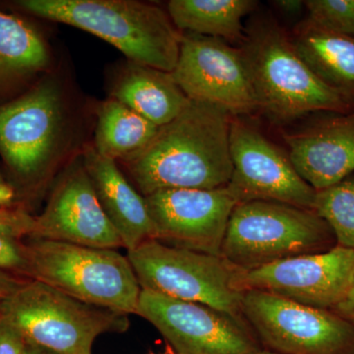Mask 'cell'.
Listing matches in <instances>:
<instances>
[{
    "mask_svg": "<svg viewBox=\"0 0 354 354\" xmlns=\"http://www.w3.org/2000/svg\"><path fill=\"white\" fill-rule=\"evenodd\" d=\"M232 120V114L215 104L190 100L143 150L122 160L142 195L227 187L234 171Z\"/></svg>",
    "mask_w": 354,
    "mask_h": 354,
    "instance_id": "obj_1",
    "label": "cell"
},
{
    "mask_svg": "<svg viewBox=\"0 0 354 354\" xmlns=\"http://www.w3.org/2000/svg\"><path fill=\"white\" fill-rule=\"evenodd\" d=\"M22 10L90 32L113 44L129 62L171 73L183 34L169 13L135 0H20Z\"/></svg>",
    "mask_w": 354,
    "mask_h": 354,
    "instance_id": "obj_2",
    "label": "cell"
},
{
    "mask_svg": "<svg viewBox=\"0 0 354 354\" xmlns=\"http://www.w3.org/2000/svg\"><path fill=\"white\" fill-rule=\"evenodd\" d=\"M259 109L277 122L314 111L348 113L353 104L312 72L290 37L270 16H257L241 44Z\"/></svg>",
    "mask_w": 354,
    "mask_h": 354,
    "instance_id": "obj_3",
    "label": "cell"
},
{
    "mask_svg": "<svg viewBox=\"0 0 354 354\" xmlns=\"http://www.w3.org/2000/svg\"><path fill=\"white\" fill-rule=\"evenodd\" d=\"M24 250L35 281L85 304L136 314L142 288L129 259L116 249L35 239Z\"/></svg>",
    "mask_w": 354,
    "mask_h": 354,
    "instance_id": "obj_4",
    "label": "cell"
},
{
    "mask_svg": "<svg viewBox=\"0 0 354 354\" xmlns=\"http://www.w3.org/2000/svg\"><path fill=\"white\" fill-rule=\"evenodd\" d=\"M333 236L314 209L251 200L239 203L232 212L221 256L249 271L295 256L325 252L333 248Z\"/></svg>",
    "mask_w": 354,
    "mask_h": 354,
    "instance_id": "obj_5",
    "label": "cell"
},
{
    "mask_svg": "<svg viewBox=\"0 0 354 354\" xmlns=\"http://www.w3.org/2000/svg\"><path fill=\"white\" fill-rule=\"evenodd\" d=\"M0 316L28 344L58 354H92L99 335L129 328L128 315L85 304L35 279L1 300Z\"/></svg>",
    "mask_w": 354,
    "mask_h": 354,
    "instance_id": "obj_6",
    "label": "cell"
},
{
    "mask_svg": "<svg viewBox=\"0 0 354 354\" xmlns=\"http://www.w3.org/2000/svg\"><path fill=\"white\" fill-rule=\"evenodd\" d=\"M127 257L142 290L207 305L241 321V270L221 256L149 239Z\"/></svg>",
    "mask_w": 354,
    "mask_h": 354,
    "instance_id": "obj_7",
    "label": "cell"
},
{
    "mask_svg": "<svg viewBox=\"0 0 354 354\" xmlns=\"http://www.w3.org/2000/svg\"><path fill=\"white\" fill-rule=\"evenodd\" d=\"M242 317L261 344L281 354H354V327L333 310L244 291Z\"/></svg>",
    "mask_w": 354,
    "mask_h": 354,
    "instance_id": "obj_8",
    "label": "cell"
},
{
    "mask_svg": "<svg viewBox=\"0 0 354 354\" xmlns=\"http://www.w3.org/2000/svg\"><path fill=\"white\" fill-rule=\"evenodd\" d=\"M65 106L59 84L50 78L0 106V153L18 176H41L62 153L68 132Z\"/></svg>",
    "mask_w": 354,
    "mask_h": 354,
    "instance_id": "obj_9",
    "label": "cell"
},
{
    "mask_svg": "<svg viewBox=\"0 0 354 354\" xmlns=\"http://www.w3.org/2000/svg\"><path fill=\"white\" fill-rule=\"evenodd\" d=\"M136 314L176 354H258L264 349L245 323L207 305L141 290Z\"/></svg>",
    "mask_w": 354,
    "mask_h": 354,
    "instance_id": "obj_10",
    "label": "cell"
},
{
    "mask_svg": "<svg viewBox=\"0 0 354 354\" xmlns=\"http://www.w3.org/2000/svg\"><path fill=\"white\" fill-rule=\"evenodd\" d=\"M171 74L192 101L215 104L232 116L259 109L241 48L223 39L184 32Z\"/></svg>",
    "mask_w": 354,
    "mask_h": 354,
    "instance_id": "obj_11",
    "label": "cell"
},
{
    "mask_svg": "<svg viewBox=\"0 0 354 354\" xmlns=\"http://www.w3.org/2000/svg\"><path fill=\"white\" fill-rule=\"evenodd\" d=\"M354 281V250L342 246L241 271L242 290H260L291 301L334 310Z\"/></svg>",
    "mask_w": 354,
    "mask_h": 354,
    "instance_id": "obj_12",
    "label": "cell"
},
{
    "mask_svg": "<svg viewBox=\"0 0 354 354\" xmlns=\"http://www.w3.org/2000/svg\"><path fill=\"white\" fill-rule=\"evenodd\" d=\"M230 147L234 171L227 186L239 203L268 200L313 209L316 190L259 130L232 116Z\"/></svg>",
    "mask_w": 354,
    "mask_h": 354,
    "instance_id": "obj_13",
    "label": "cell"
},
{
    "mask_svg": "<svg viewBox=\"0 0 354 354\" xmlns=\"http://www.w3.org/2000/svg\"><path fill=\"white\" fill-rule=\"evenodd\" d=\"M157 241L221 256L230 216L239 200L230 187L167 189L145 197Z\"/></svg>",
    "mask_w": 354,
    "mask_h": 354,
    "instance_id": "obj_14",
    "label": "cell"
},
{
    "mask_svg": "<svg viewBox=\"0 0 354 354\" xmlns=\"http://www.w3.org/2000/svg\"><path fill=\"white\" fill-rule=\"evenodd\" d=\"M30 235L97 248L123 247L97 200L82 160L72 165L58 181L46 209L32 221Z\"/></svg>",
    "mask_w": 354,
    "mask_h": 354,
    "instance_id": "obj_15",
    "label": "cell"
},
{
    "mask_svg": "<svg viewBox=\"0 0 354 354\" xmlns=\"http://www.w3.org/2000/svg\"><path fill=\"white\" fill-rule=\"evenodd\" d=\"M283 137L293 167L316 191L354 174V113L326 118Z\"/></svg>",
    "mask_w": 354,
    "mask_h": 354,
    "instance_id": "obj_16",
    "label": "cell"
},
{
    "mask_svg": "<svg viewBox=\"0 0 354 354\" xmlns=\"http://www.w3.org/2000/svg\"><path fill=\"white\" fill-rule=\"evenodd\" d=\"M82 162L102 209L128 251L156 239L145 197L123 176L115 160L102 157L94 147L84 151Z\"/></svg>",
    "mask_w": 354,
    "mask_h": 354,
    "instance_id": "obj_17",
    "label": "cell"
},
{
    "mask_svg": "<svg viewBox=\"0 0 354 354\" xmlns=\"http://www.w3.org/2000/svg\"><path fill=\"white\" fill-rule=\"evenodd\" d=\"M109 97L158 127L174 120L190 101L171 73L132 62L116 76Z\"/></svg>",
    "mask_w": 354,
    "mask_h": 354,
    "instance_id": "obj_18",
    "label": "cell"
},
{
    "mask_svg": "<svg viewBox=\"0 0 354 354\" xmlns=\"http://www.w3.org/2000/svg\"><path fill=\"white\" fill-rule=\"evenodd\" d=\"M297 55L324 84L354 104V38L326 31L306 20L290 37Z\"/></svg>",
    "mask_w": 354,
    "mask_h": 354,
    "instance_id": "obj_19",
    "label": "cell"
},
{
    "mask_svg": "<svg viewBox=\"0 0 354 354\" xmlns=\"http://www.w3.org/2000/svg\"><path fill=\"white\" fill-rule=\"evenodd\" d=\"M254 0H171L167 13L177 30L243 43V19L257 8Z\"/></svg>",
    "mask_w": 354,
    "mask_h": 354,
    "instance_id": "obj_20",
    "label": "cell"
},
{
    "mask_svg": "<svg viewBox=\"0 0 354 354\" xmlns=\"http://www.w3.org/2000/svg\"><path fill=\"white\" fill-rule=\"evenodd\" d=\"M95 150L102 157L123 160L139 153L160 127L116 100H106L97 109Z\"/></svg>",
    "mask_w": 354,
    "mask_h": 354,
    "instance_id": "obj_21",
    "label": "cell"
},
{
    "mask_svg": "<svg viewBox=\"0 0 354 354\" xmlns=\"http://www.w3.org/2000/svg\"><path fill=\"white\" fill-rule=\"evenodd\" d=\"M50 62L43 37L25 21L0 11V79L37 73Z\"/></svg>",
    "mask_w": 354,
    "mask_h": 354,
    "instance_id": "obj_22",
    "label": "cell"
},
{
    "mask_svg": "<svg viewBox=\"0 0 354 354\" xmlns=\"http://www.w3.org/2000/svg\"><path fill=\"white\" fill-rule=\"evenodd\" d=\"M313 209L328 223L337 245L354 250V174L316 191Z\"/></svg>",
    "mask_w": 354,
    "mask_h": 354,
    "instance_id": "obj_23",
    "label": "cell"
},
{
    "mask_svg": "<svg viewBox=\"0 0 354 354\" xmlns=\"http://www.w3.org/2000/svg\"><path fill=\"white\" fill-rule=\"evenodd\" d=\"M304 4L310 24L354 38V0H308Z\"/></svg>",
    "mask_w": 354,
    "mask_h": 354,
    "instance_id": "obj_24",
    "label": "cell"
},
{
    "mask_svg": "<svg viewBox=\"0 0 354 354\" xmlns=\"http://www.w3.org/2000/svg\"><path fill=\"white\" fill-rule=\"evenodd\" d=\"M34 218L20 223H0V268L1 269H26L25 250L18 245L17 237L30 234Z\"/></svg>",
    "mask_w": 354,
    "mask_h": 354,
    "instance_id": "obj_25",
    "label": "cell"
},
{
    "mask_svg": "<svg viewBox=\"0 0 354 354\" xmlns=\"http://www.w3.org/2000/svg\"><path fill=\"white\" fill-rule=\"evenodd\" d=\"M26 344L17 328L0 316V354H24Z\"/></svg>",
    "mask_w": 354,
    "mask_h": 354,
    "instance_id": "obj_26",
    "label": "cell"
},
{
    "mask_svg": "<svg viewBox=\"0 0 354 354\" xmlns=\"http://www.w3.org/2000/svg\"><path fill=\"white\" fill-rule=\"evenodd\" d=\"M333 311L346 319L354 327V281L346 297Z\"/></svg>",
    "mask_w": 354,
    "mask_h": 354,
    "instance_id": "obj_27",
    "label": "cell"
},
{
    "mask_svg": "<svg viewBox=\"0 0 354 354\" xmlns=\"http://www.w3.org/2000/svg\"><path fill=\"white\" fill-rule=\"evenodd\" d=\"M272 3L279 12L288 17H295L299 15L305 7L304 1H298V0H277V1H272Z\"/></svg>",
    "mask_w": 354,
    "mask_h": 354,
    "instance_id": "obj_28",
    "label": "cell"
},
{
    "mask_svg": "<svg viewBox=\"0 0 354 354\" xmlns=\"http://www.w3.org/2000/svg\"><path fill=\"white\" fill-rule=\"evenodd\" d=\"M20 286V283H18L15 279L9 278L6 274L0 272V298L2 300L12 295L14 291L18 290Z\"/></svg>",
    "mask_w": 354,
    "mask_h": 354,
    "instance_id": "obj_29",
    "label": "cell"
},
{
    "mask_svg": "<svg viewBox=\"0 0 354 354\" xmlns=\"http://www.w3.org/2000/svg\"><path fill=\"white\" fill-rule=\"evenodd\" d=\"M15 198V193L0 176V209H6L7 207L11 206Z\"/></svg>",
    "mask_w": 354,
    "mask_h": 354,
    "instance_id": "obj_30",
    "label": "cell"
},
{
    "mask_svg": "<svg viewBox=\"0 0 354 354\" xmlns=\"http://www.w3.org/2000/svg\"><path fill=\"white\" fill-rule=\"evenodd\" d=\"M29 218L30 216L26 215L22 212H11L6 209H0V223H20Z\"/></svg>",
    "mask_w": 354,
    "mask_h": 354,
    "instance_id": "obj_31",
    "label": "cell"
},
{
    "mask_svg": "<svg viewBox=\"0 0 354 354\" xmlns=\"http://www.w3.org/2000/svg\"><path fill=\"white\" fill-rule=\"evenodd\" d=\"M24 354H58L50 349L41 348V346H35V344H26Z\"/></svg>",
    "mask_w": 354,
    "mask_h": 354,
    "instance_id": "obj_32",
    "label": "cell"
},
{
    "mask_svg": "<svg viewBox=\"0 0 354 354\" xmlns=\"http://www.w3.org/2000/svg\"><path fill=\"white\" fill-rule=\"evenodd\" d=\"M258 354H281L278 353H274V351H269V349H263L262 351H260Z\"/></svg>",
    "mask_w": 354,
    "mask_h": 354,
    "instance_id": "obj_33",
    "label": "cell"
},
{
    "mask_svg": "<svg viewBox=\"0 0 354 354\" xmlns=\"http://www.w3.org/2000/svg\"><path fill=\"white\" fill-rule=\"evenodd\" d=\"M172 354H176V353H172Z\"/></svg>",
    "mask_w": 354,
    "mask_h": 354,
    "instance_id": "obj_34",
    "label": "cell"
}]
</instances>
